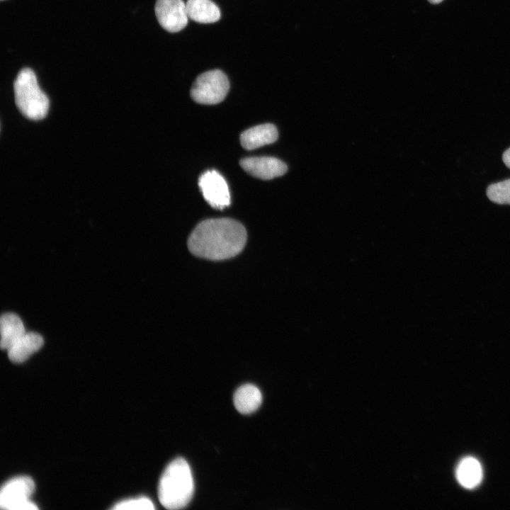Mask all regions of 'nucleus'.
Instances as JSON below:
<instances>
[{"label":"nucleus","mask_w":510,"mask_h":510,"mask_svg":"<svg viewBox=\"0 0 510 510\" xmlns=\"http://www.w3.org/2000/svg\"><path fill=\"white\" fill-rule=\"evenodd\" d=\"M246 242V231L230 218L208 219L200 222L188 240L191 252L196 256L222 260L238 254Z\"/></svg>","instance_id":"obj_1"},{"label":"nucleus","mask_w":510,"mask_h":510,"mask_svg":"<svg viewBox=\"0 0 510 510\" xmlns=\"http://www.w3.org/2000/svg\"><path fill=\"white\" fill-rule=\"evenodd\" d=\"M194 491L191 468L186 460L178 458L165 468L159 482L158 497L166 509H180L191 500Z\"/></svg>","instance_id":"obj_2"},{"label":"nucleus","mask_w":510,"mask_h":510,"mask_svg":"<svg viewBox=\"0 0 510 510\" xmlns=\"http://www.w3.org/2000/svg\"><path fill=\"white\" fill-rule=\"evenodd\" d=\"M13 91L16 105L25 117L38 120L47 115L50 101L40 88L31 69L24 68L18 72L13 83Z\"/></svg>","instance_id":"obj_3"},{"label":"nucleus","mask_w":510,"mask_h":510,"mask_svg":"<svg viewBox=\"0 0 510 510\" xmlns=\"http://www.w3.org/2000/svg\"><path fill=\"white\" fill-rule=\"evenodd\" d=\"M229 89L230 81L226 74L220 69H213L196 78L191 89V96L198 103L214 105L225 99Z\"/></svg>","instance_id":"obj_4"},{"label":"nucleus","mask_w":510,"mask_h":510,"mask_svg":"<svg viewBox=\"0 0 510 510\" xmlns=\"http://www.w3.org/2000/svg\"><path fill=\"white\" fill-rule=\"evenodd\" d=\"M35 490L33 480L19 476L5 482L0 491V507L6 510H35L38 506L30 500Z\"/></svg>","instance_id":"obj_5"},{"label":"nucleus","mask_w":510,"mask_h":510,"mask_svg":"<svg viewBox=\"0 0 510 510\" xmlns=\"http://www.w3.org/2000/svg\"><path fill=\"white\" fill-rule=\"evenodd\" d=\"M198 185L205 200L213 208L222 210L230 205V194L225 178L215 170L204 172Z\"/></svg>","instance_id":"obj_6"},{"label":"nucleus","mask_w":510,"mask_h":510,"mask_svg":"<svg viewBox=\"0 0 510 510\" xmlns=\"http://www.w3.org/2000/svg\"><path fill=\"white\" fill-rule=\"evenodd\" d=\"M154 11L159 23L168 32H179L188 24L189 18L183 0H157Z\"/></svg>","instance_id":"obj_7"},{"label":"nucleus","mask_w":510,"mask_h":510,"mask_svg":"<svg viewBox=\"0 0 510 510\" xmlns=\"http://www.w3.org/2000/svg\"><path fill=\"white\" fill-rule=\"evenodd\" d=\"M239 164L248 174L263 180L280 176L288 170L283 162L271 157H246L241 159Z\"/></svg>","instance_id":"obj_8"},{"label":"nucleus","mask_w":510,"mask_h":510,"mask_svg":"<svg viewBox=\"0 0 510 510\" xmlns=\"http://www.w3.org/2000/svg\"><path fill=\"white\" fill-rule=\"evenodd\" d=\"M278 137L276 127L271 123H265L244 131L240 135V142L243 148L252 150L274 142Z\"/></svg>","instance_id":"obj_9"},{"label":"nucleus","mask_w":510,"mask_h":510,"mask_svg":"<svg viewBox=\"0 0 510 510\" xmlns=\"http://www.w3.org/2000/svg\"><path fill=\"white\" fill-rule=\"evenodd\" d=\"M42 336L35 332H26L7 351L9 360L15 363L26 361L43 345Z\"/></svg>","instance_id":"obj_10"},{"label":"nucleus","mask_w":510,"mask_h":510,"mask_svg":"<svg viewBox=\"0 0 510 510\" xmlns=\"http://www.w3.org/2000/svg\"><path fill=\"white\" fill-rule=\"evenodd\" d=\"M186 6L188 18L197 23H212L220 18V10L211 0H187Z\"/></svg>","instance_id":"obj_11"},{"label":"nucleus","mask_w":510,"mask_h":510,"mask_svg":"<svg viewBox=\"0 0 510 510\" xmlns=\"http://www.w3.org/2000/svg\"><path fill=\"white\" fill-rule=\"evenodd\" d=\"M1 342L2 350H8L26 332L21 318L14 313H4L0 319Z\"/></svg>","instance_id":"obj_12"},{"label":"nucleus","mask_w":510,"mask_h":510,"mask_svg":"<svg viewBox=\"0 0 510 510\" xmlns=\"http://www.w3.org/2000/svg\"><path fill=\"white\" fill-rule=\"evenodd\" d=\"M234 404L237 410L244 414L255 412L261 405L262 395L254 385L245 384L240 386L234 394Z\"/></svg>","instance_id":"obj_13"},{"label":"nucleus","mask_w":510,"mask_h":510,"mask_svg":"<svg viewBox=\"0 0 510 510\" xmlns=\"http://www.w3.org/2000/svg\"><path fill=\"white\" fill-rule=\"evenodd\" d=\"M456 477L463 487L468 489L476 487L482 478L480 463L472 457L463 458L457 467Z\"/></svg>","instance_id":"obj_14"},{"label":"nucleus","mask_w":510,"mask_h":510,"mask_svg":"<svg viewBox=\"0 0 510 510\" xmlns=\"http://www.w3.org/2000/svg\"><path fill=\"white\" fill-rule=\"evenodd\" d=\"M489 199L498 204H510V179L495 183L487 189Z\"/></svg>","instance_id":"obj_15"},{"label":"nucleus","mask_w":510,"mask_h":510,"mask_svg":"<svg viewBox=\"0 0 510 510\" xmlns=\"http://www.w3.org/2000/svg\"><path fill=\"white\" fill-rule=\"evenodd\" d=\"M154 509L153 502L144 497L120 501L112 508L115 510H152Z\"/></svg>","instance_id":"obj_16"},{"label":"nucleus","mask_w":510,"mask_h":510,"mask_svg":"<svg viewBox=\"0 0 510 510\" xmlns=\"http://www.w3.org/2000/svg\"><path fill=\"white\" fill-rule=\"evenodd\" d=\"M502 159L505 165L510 169V148L504 152Z\"/></svg>","instance_id":"obj_17"},{"label":"nucleus","mask_w":510,"mask_h":510,"mask_svg":"<svg viewBox=\"0 0 510 510\" xmlns=\"http://www.w3.org/2000/svg\"><path fill=\"white\" fill-rule=\"evenodd\" d=\"M432 4H437L443 1V0H428Z\"/></svg>","instance_id":"obj_18"},{"label":"nucleus","mask_w":510,"mask_h":510,"mask_svg":"<svg viewBox=\"0 0 510 510\" xmlns=\"http://www.w3.org/2000/svg\"><path fill=\"white\" fill-rule=\"evenodd\" d=\"M1 1H4V0H1Z\"/></svg>","instance_id":"obj_19"}]
</instances>
